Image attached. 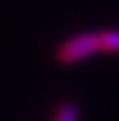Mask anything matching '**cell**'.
<instances>
[{"mask_svg": "<svg viewBox=\"0 0 119 121\" xmlns=\"http://www.w3.org/2000/svg\"><path fill=\"white\" fill-rule=\"evenodd\" d=\"M98 45L100 53H119V30L108 29L98 32Z\"/></svg>", "mask_w": 119, "mask_h": 121, "instance_id": "cell-2", "label": "cell"}, {"mask_svg": "<svg viewBox=\"0 0 119 121\" xmlns=\"http://www.w3.org/2000/svg\"><path fill=\"white\" fill-rule=\"evenodd\" d=\"M53 121H78V110L71 103H64L55 110Z\"/></svg>", "mask_w": 119, "mask_h": 121, "instance_id": "cell-3", "label": "cell"}, {"mask_svg": "<svg viewBox=\"0 0 119 121\" xmlns=\"http://www.w3.org/2000/svg\"><path fill=\"white\" fill-rule=\"evenodd\" d=\"M100 53L98 32H80L66 41H62L55 50V57L60 64H76Z\"/></svg>", "mask_w": 119, "mask_h": 121, "instance_id": "cell-1", "label": "cell"}]
</instances>
